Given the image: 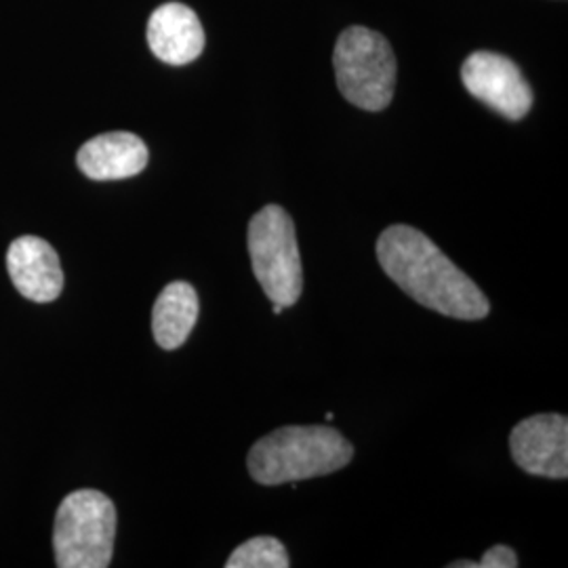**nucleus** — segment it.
<instances>
[{
  "label": "nucleus",
  "instance_id": "obj_1",
  "mask_svg": "<svg viewBox=\"0 0 568 568\" xmlns=\"http://www.w3.org/2000/svg\"><path fill=\"white\" fill-rule=\"evenodd\" d=\"M377 260L387 278L427 310L457 321H483L490 312L476 283L410 225H392L382 232Z\"/></svg>",
  "mask_w": 568,
  "mask_h": 568
},
{
  "label": "nucleus",
  "instance_id": "obj_2",
  "mask_svg": "<svg viewBox=\"0 0 568 568\" xmlns=\"http://www.w3.org/2000/svg\"><path fill=\"white\" fill-rule=\"evenodd\" d=\"M354 447L328 426H286L257 440L248 453V474L257 485L278 487L344 469Z\"/></svg>",
  "mask_w": 568,
  "mask_h": 568
},
{
  "label": "nucleus",
  "instance_id": "obj_3",
  "mask_svg": "<svg viewBox=\"0 0 568 568\" xmlns=\"http://www.w3.org/2000/svg\"><path fill=\"white\" fill-rule=\"evenodd\" d=\"M114 539L116 508L110 497L93 488H81L61 501L53 528L58 567H110Z\"/></svg>",
  "mask_w": 568,
  "mask_h": 568
},
{
  "label": "nucleus",
  "instance_id": "obj_4",
  "mask_svg": "<svg viewBox=\"0 0 568 568\" xmlns=\"http://www.w3.org/2000/svg\"><path fill=\"white\" fill-rule=\"evenodd\" d=\"M248 255L257 283L272 304H297L304 291V267L291 215L267 204L248 224Z\"/></svg>",
  "mask_w": 568,
  "mask_h": 568
},
{
  "label": "nucleus",
  "instance_id": "obj_5",
  "mask_svg": "<svg viewBox=\"0 0 568 568\" xmlns=\"http://www.w3.org/2000/svg\"><path fill=\"white\" fill-rule=\"evenodd\" d=\"M335 79L347 102L379 112L392 102L396 87V58L392 44L375 30L354 26L335 44Z\"/></svg>",
  "mask_w": 568,
  "mask_h": 568
},
{
  "label": "nucleus",
  "instance_id": "obj_6",
  "mask_svg": "<svg viewBox=\"0 0 568 568\" xmlns=\"http://www.w3.org/2000/svg\"><path fill=\"white\" fill-rule=\"evenodd\" d=\"M462 81L476 100L487 103L508 121H520L530 112L532 91L527 79L514 61L499 53H471L464 61Z\"/></svg>",
  "mask_w": 568,
  "mask_h": 568
},
{
  "label": "nucleus",
  "instance_id": "obj_7",
  "mask_svg": "<svg viewBox=\"0 0 568 568\" xmlns=\"http://www.w3.org/2000/svg\"><path fill=\"white\" fill-rule=\"evenodd\" d=\"M509 450L530 476L565 480L568 476V419L558 413L532 415L511 429Z\"/></svg>",
  "mask_w": 568,
  "mask_h": 568
},
{
  "label": "nucleus",
  "instance_id": "obj_8",
  "mask_svg": "<svg viewBox=\"0 0 568 568\" xmlns=\"http://www.w3.org/2000/svg\"><path fill=\"white\" fill-rule=\"evenodd\" d=\"M11 283L34 304H51L60 297L63 272L55 248L39 236H21L7 251Z\"/></svg>",
  "mask_w": 568,
  "mask_h": 568
},
{
  "label": "nucleus",
  "instance_id": "obj_9",
  "mask_svg": "<svg viewBox=\"0 0 568 568\" xmlns=\"http://www.w3.org/2000/svg\"><path fill=\"white\" fill-rule=\"evenodd\" d=\"M148 44L164 63L185 65L203 53V23L190 7L166 2L148 21Z\"/></svg>",
  "mask_w": 568,
  "mask_h": 568
},
{
  "label": "nucleus",
  "instance_id": "obj_10",
  "mask_svg": "<svg viewBox=\"0 0 568 568\" xmlns=\"http://www.w3.org/2000/svg\"><path fill=\"white\" fill-rule=\"evenodd\" d=\"M145 143L126 131L103 133L82 145L77 163L89 180L114 182L140 175L148 164Z\"/></svg>",
  "mask_w": 568,
  "mask_h": 568
},
{
  "label": "nucleus",
  "instance_id": "obj_11",
  "mask_svg": "<svg viewBox=\"0 0 568 568\" xmlns=\"http://www.w3.org/2000/svg\"><path fill=\"white\" fill-rule=\"evenodd\" d=\"M199 295L192 284H166L152 310V333L163 349H178L185 344L199 321Z\"/></svg>",
  "mask_w": 568,
  "mask_h": 568
},
{
  "label": "nucleus",
  "instance_id": "obj_12",
  "mask_svg": "<svg viewBox=\"0 0 568 568\" xmlns=\"http://www.w3.org/2000/svg\"><path fill=\"white\" fill-rule=\"evenodd\" d=\"M286 548L274 537H253L234 549L225 568H288Z\"/></svg>",
  "mask_w": 568,
  "mask_h": 568
},
{
  "label": "nucleus",
  "instance_id": "obj_13",
  "mask_svg": "<svg viewBox=\"0 0 568 568\" xmlns=\"http://www.w3.org/2000/svg\"><path fill=\"white\" fill-rule=\"evenodd\" d=\"M518 567V556L514 549L508 546H493L485 551L483 560L478 562V568H516Z\"/></svg>",
  "mask_w": 568,
  "mask_h": 568
},
{
  "label": "nucleus",
  "instance_id": "obj_14",
  "mask_svg": "<svg viewBox=\"0 0 568 568\" xmlns=\"http://www.w3.org/2000/svg\"><path fill=\"white\" fill-rule=\"evenodd\" d=\"M448 568H478V562H467V560H457V562H450Z\"/></svg>",
  "mask_w": 568,
  "mask_h": 568
},
{
  "label": "nucleus",
  "instance_id": "obj_15",
  "mask_svg": "<svg viewBox=\"0 0 568 568\" xmlns=\"http://www.w3.org/2000/svg\"><path fill=\"white\" fill-rule=\"evenodd\" d=\"M284 305L274 304V314H283Z\"/></svg>",
  "mask_w": 568,
  "mask_h": 568
}]
</instances>
